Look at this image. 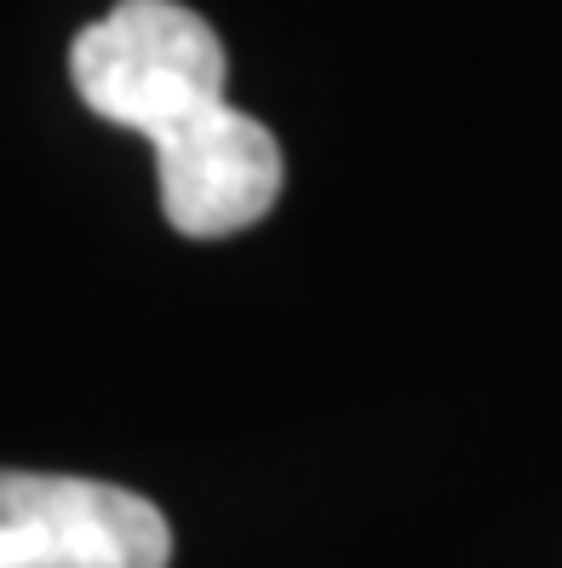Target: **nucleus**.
Masks as SVG:
<instances>
[{"label": "nucleus", "instance_id": "f257e3e1", "mask_svg": "<svg viewBox=\"0 0 562 568\" xmlns=\"http://www.w3.org/2000/svg\"><path fill=\"white\" fill-rule=\"evenodd\" d=\"M70 81L92 115L144 132L150 144H167L229 104L224 41L178 0H121L86 23L70 47Z\"/></svg>", "mask_w": 562, "mask_h": 568}, {"label": "nucleus", "instance_id": "f03ea898", "mask_svg": "<svg viewBox=\"0 0 562 568\" xmlns=\"http://www.w3.org/2000/svg\"><path fill=\"white\" fill-rule=\"evenodd\" d=\"M173 528L144 494L0 471V568H167Z\"/></svg>", "mask_w": 562, "mask_h": 568}, {"label": "nucleus", "instance_id": "7ed1b4c3", "mask_svg": "<svg viewBox=\"0 0 562 568\" xmlns=\"http://www.w3.org/2000/svg\"><path fill=\"white\" fill-rule=\"evenodd\" d=\"M155 173H161V213L178 236L218 242L276 207L287 166L270 126L224 104L202 126L155 144Z\"/></svg>", "mask_w": 562, "mask_h": 568}]
</instances>
